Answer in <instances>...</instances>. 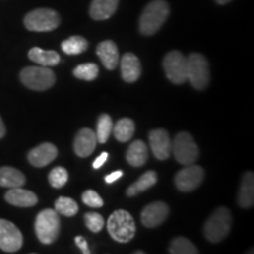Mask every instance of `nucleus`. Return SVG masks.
<instances>
[{
    "mask_svg": "<svg viewBox=\"0 0 254 254\" xmlns=\"http://www.w3.org/2000/svg\"><path fill=\"white\" fill-rule=\"evenodd\" d=\"M84 220L88 230L94 232V233L100 232L105 226V220L103 215L95 213V212H88V213L85 214Z\"/></svg>",
    "mask_w": 254,
    "mask_h": 254,
    "instance_id": "nucleus-32",
    "label": "nucleus"
},
{
    "mask_svg": "<svg viewBox=\"0 0 254 254\" xmlns=\"http://www.w3.org/2000/svg\"><path fill=\"white\" fill-rule=\"evenodd\" d=\"M26 182V178L20 171L14 167L4 166L0 168V186L13 189L21 187Z\"/></svg>",
    "mask_w": 254,
    "mask_h": 254,
    "instance_id": "nucleus-23",
    "label": "nucleus"
},
{
    "mask_svg": "<svg viewBox=\"0 0 254 254\" xmlns=\"http://www.w3.org/2000/svg\"><path fill=\"white\" fill-rule=\"evenodd\" d=\"M170 207L163 201H154L148 204L141 212V222L145 227L154 228L160 226L166 220Z\"/></svg>",
    "mask_w": 254,
    "mask_h": 254,
    "instance_id": "nucleus-13",
    "label": "nucleus"
},
{
    "mask_svg": "<svg viewBox=\"0 0 254 254\" xmlns=\"http://www.w3.org/2000/svg\"><path fill=\"white\" fill-rule=\"evenodd\" d=\"M145 252H142V251H136V252H134V254H144Z\"/></svg>",
    "mask_w": 254,
    "mask_h": 254,
    "instance_id": "nucleus-39",
    "label": "nucleus"
},
{
    "mask_svg": "<svg viewBox=\"0 0 254 254\" xmlns=\"http://www.w3.org/2000/svg\"><path fill=\"white\" fill-rule=\"evenodd\" d=\"M23 243V234L13 222L0 219V250L7 253L18 252Z\"/></svg>",
    "mask_w": 254,
    "mask_h": 254,
    "instance_id": "nucleus-11",
    "label": "nucleus"
},
{
    "mask_svg": "<svg viewBox=\"0 0 254 254\" xmlns=\"http://www.w3.org/2000/svg\"><path fill=\"white\" fill-rule=\"evenodd\" d=\"M172 153L178 163L182 165H192L198 160L199 148L190 133L180 132L174 136Z\"/></svg>",
    "mask_w": 254,
    "mask_h": 254,
    "instance_id": "nucleus-8",
    "label": "nucleus"
},
{
    "mask_svg": "<svg viewBox=\"0 0 254 254\" xmlns=\"http://www.w3.org/2000/svg\"><path fill=\"white\" fill-rule=\"evenodd\" d=\"M238 202L243 208H250L254 204V177L252 172H246L243 177Z\"/></svg>",
    "mask_w": 254,
    "mask_h": 254,
    "instance_id": "nucleus-20",
    "label": "nucleus"
},
{
    "mask_svg": "<svg viewBox=\"0 0 254 254\" xmlns=\"http://www.w3.org/2000/svg\"><path fill=\"white\" fill-rule=\"evenodd\" d=\"M74 241H75V244H77L78 249L80 250L82 253H84V254H91V251H90V249H88L87 240L85 239L84 237H80V236L75 237Z\"/></svg>",
    "mask_w": 254,
    "mask_h": 254,
    "instance_id": "nucleus-34",
    "label": "nucleus"
},
{
    "mask_svg": "<svg viewBox=\"0 0 254 254\" xmlns=\"http://www.w3.org/2000/svg\"><path fill=\"white\" fill-rule=\"evenodd\" d=\"M204 177V170L198 165H186V167L177 173L174 184L182 192H192L201 185Z\"/></svg>",
    "mask_w": 254,
    "mask_h": 254,
    "instance_id": "nucleus-10",
    "label": "nucleus"
},
{
    "mask_svg": "<svg viewBox=\"0 0 254 254\" xmlns=\"http://www.w3.org/2000/svg\"><path fill=\"white\" fill-rule=\"evenodd\" d=\"M88 47L87 40L84 37L73 36L62 43V50L68 56H77L85 52Z\"/></svg>",
    "mask_w": 254,
    "mask_h": 254,
    "instance_id": "nucleus-26",
    "label": "nucleus"
},
{
    "mask_svg": "<svg viewBox=\"0 0 254 254\" xmlns=\"http://www.w3.org/2000/svg\"><path fill=\"white\" fill-rule=\"evenodd\" d=\"M119 0H93L90 7V15L94 20H106L116 13Z\"/></svg>",
    "mask_w": 254,
    "mask_h": 254,
    "instance_id": "nucleus-19",
    "label": "nucleus"
},
{
    "mask_svg": "<svg viewBox=\"0 0 254 254\" xmlns=\"http://www.w3.org/2000/svg\"><path fill=\"white\" fill-rule=\"evenodd\" d=\"M107 231L113 240L118 243H129L135 236V222L129 212L117 209L107 220Z\"/></svg>",
    "mask_w": 254,
    "mask_h": 254,
    "instance_id": "nucleus-2",
    "label": "nucleus"
},
{
    "mask_svg": "<svg viewBox=\"0 0 254 254\" xmlns=\"http://www.w3.org/2000/svg\"><path fill=\"white\" fill-rule=\"evenodd\" d=\"M187 80L195 90L202 91L208 86L211 80L207 59L200 53H190L187 57Z\"/></svg>",
    "mask_w": 254,
    "mask_h": 254,
    "instance_id": "nucleus-6",
    "label": "nucleus"
},
{
    "mask_svg": "<svg viewBox=\"0 0 254 254\" xmlns=\"http://www.w3.org/2000/svg\"><path fill=\"white\" fill-rule=\"evenodd\" d=\"M34 230L38 239L44 245H50L58 239L60 233V218L56 209L46 208L36 218Z\"/></svg>",
    "mask_w": 254,
    "mask_h": 254,
    "instance_id": "nucleus-4",
    "label": "nucleus"
},
{
    "mask_svg": "<svg viewBox=\"0 0 254 254\" xmlns=\"http://www.w3.org/2000/svg\"><path fill=\"white\" fill-rule=\"evenodd\" d=\"M122 177H123V171H114V172L110 173L109 176L105 177V182L107 184H113L114 182H117V180L120 179Z\"/></svg>",
    "mask_w": 254,
    "mask_h": 254,
    "instance_id": "nucleus-35",
    "label": "nucleus"
},
{
    "mask_svg": "<svg viewBox=\"0 0 254 254\" xmlns=\"http://www.w3.org/2000/svg\"><path fill=\"white\" fill-rule=\"evenodd\" d=\"M151 150L154 157L159 160H166L172 153V141L166 129L157 128L150 132L148 135Z\"/></svg>",
    "mask_w": 254,
    "mask_h": 254,
    "instance_id": "nucleus-12",
    "label": "nucleus"
},
{
    "mask_svg": "<svg viewBox=\"0 0 254 254\" xmlns=\"http://www.w3.org/2000/svg\"><path fill=\"white\" fill-rule=\"evenodd\" d=\"M97 55L103 65L110 71H113L118 66L119 51L118 46L112 40H104L97 46Z\"/></svg>",
    "mask_w": 254,
    "mask_h": 254,
    "instance_id": "nucleus-18",
    "label": "nucleus"
},
{
    "mask_svg": "<svg viewBox=\"0 0 254 254\" xmlns=\"http://www.w3.org/2000/svg\"><path fill=\"white\" fill-rule=\"evenodd\" d=\"M73 74H74L75 78L81 79V80L92 81L98 77V74H99V68H98V66L93 63L81 64V65H79L74 68Z\"/></svg>",
    "mask_w": 254,
    "mask_h": 254,
    "instance_id": "nucleus-30",
    "label": "nucleus"
},
{
    "mask_svg": "<svg viewBox=\"0 0 254 254\" xmlns=\"http://www.w3.org/2000/svg\"><path fill=\"white\" fill-rule=\"evenodd\" d=\"M120 69L124 81L134 82L141 75V64L138 57L131 52H127L120 60Z\"/></svg>",
    "mask_w": 254,
    "mask_h": 254,
    "instance_id": "nucleus-16",
    "label": "nucleus"
},
{
    "mask_svg": "<svg viewBox=\"0 0 254 254\" xmlns=\"http://www.w3.org/2000/svg\"><path fill=\"white\" fill-rule=\"evenodd\" d=\"M97 135L91 128H81L77 133L73 142V148H74L75 154L80 158H86L93 153L95 147H97Z\"/></svg>",
    "mask_w": 254,
    "mask_h": 254,
    "instance_id": "nucleus-14",
    "label": "nucleus"
},
{
    "mask_svg": "<svg viewBox=\"0 0 254 254\" xmlns=\"http://www.w3.org/2000/svg\"><path fill=\"white\" fill-rule=\"evenodd\" d=\"M148 158L147 146L142 140H135L129 145L126 152V160L133 167H141Z\"/></svg>",
    "mask_w": 254,
    "mask_h": 254,
    "instance_id": "nucleus-21",
    "label": "nucleus"
},
{
    "mask_svg": "<svg viewBox=\"0 0 254 254\" xmlns=\"http://www.w3.org/2000/svg\"><path fill=\"white\" fill-rule=\"evenodd\" d=\"M107 158H109V153L107 152H103L99 157H98L97 159L94 160L93 163V168H95V170H98V168H100L103 165L105 164V161L107 160Z\"/></svg>",
    "mask_w": 254,
    "mask_h": 254,
    "instance_id": "nucleus-36",
    "label": "nucleus"
},
{
    "mask_svg": "<svg viewBox=\"0 0 254 254\" xmlns=\"http://www.w3.org/2000/svg\"><path fill=\"white\" fill-rule=\"evenodd\" d=\"M56 211L59 214L65 215V217H73L78 213L79 206L75 200H73L68 196H60L55 202Z\"/></svg>",
    "mask_w": 254,
    "mask_h": 254,
    "instance_id": "nucleus-29",
    "label": "nucleus"
},
{
    "mask_svg": "<svg viewBox=\"0 0 254 254\" xmlns=\"http://www.w3.org/2000/svg\"><path fill=\"white\" fill-rule=\"evenodd\" d=\"M5 200L8 204L17 206V207H32L38 202V196L36 193L21 187H13L9 189L5 194Z\"/></svg>",
    "mask_w": 254,
    "mask_h": 254,
    "instance_id": "nucleus-17",
    "label": "nucleus"
},
{
    "mask_svg": "<svg viewBox=\"0 0 254 254\" xmlns=\"http://www.w3.org/2000/svg\"><path fill=\"white\" fill-rule=\"evenodd\" d=\"M5 133H6V128H5L4 122H2L1 117H0V139L5 135Z\"/></svg>",
    "mask_w": 254,
    "mask_h": 254,
    "instance_id": "nucleus-37",
    "label": "nucleus"
},
{
    "mask_svg": "<svg viewBox=\"0 0 254 254\" xmlns=\"http://www.w3.org/2000/svg\"><path fill=\"white\" fill-rule=\"evenodd\" d=\"M163 66L168 80L182 85L187 80V58L179 51H171L165 56Z\"/></svg>",
    "mask_w": 254,
    "mask_h": 254,
    "instance_id": "nucleus-9",
    "label": "nucleus"
},
{
    "mask_svg": "<svg viewBox=\"0 0 254 254\" xmlns=\"http://www.w3.org/2000/svg\"><path fill=\"white\" fill-rule=\"evenodd\" d=\"M25 27L33 32H50L60 25L58 12L51 8H37L28 12L24 19Z\"/></svg>",
    "mask_w": 254,
    "mask_h": 254,
    "instance_id": "nucleus-7",
    "label": "nucleus"
},
{
    "mask_svg": "<svg viewBox=\"0 0 254 254\" xmlns=\"http://www.w3.org/2000/svg\"><path fill=\"white\" fill-rule=\"evenodd\" d=\"M57 155H58V148L51 142H44L31 150L27 158L30 164L34 167H45L55 160Z\"/></svg>",
    "mask_w": 254,
    "mask_h": 254,
    "instance_id": "nucleus-15",
    "label": "nucleus"
},
{
    "mask_svg": "<svg viewBox=\"0 0 254 254\" xmlns=\"http://www.w3.org/2000/svg\"><path fill=\"white\" fill-rule=\"evenodd\" d=\"M112 131L117 140L120 142H127L131 140L133 134H134L135 124L132 119L123 118L117 122Z\"/></svg>",
    "mask_w": 254,
    "mask_h": 254,
    "instance_id": "nucleus-25",
    "label": "nucleus"
},
{
    "mask_svg": "<svg viewBox=\"0 0 254 254\" xmlns=\"http://www.w3.org/2000/svg\"><path fill=\"white\" fill-rule=\"evenodd\" d=\"M20 80L30 90L46 91L56 84V74L45 66H28L21 69Z\"/></svg>",
    "mask_w": 254,
    "mask_h": 254,
    "instance_id": "nucleus-5",
    "label": "nucleus"
},
{
    "mask_svg": "<svg viewBox=\"0 0 254 254\" xmlns=\"http://www.w3.org/2000/svg\"><path fill=\"white\" fill-rule=\"evenodd\" d=\"M158 182V176L154 171H147L142 176L136 180L135 183H133L131 186L128 187L126 190L127 196H134L139 193L147 190L151 187H153Z\"/></svg>",
    "mask_w": 254,
    "mask_h": 254,
    "instance_id": "nucleus-24",
    "label": "nucleus"
},
{
    "mask_svg": "<svg viewBox=\"0 0 254 254\" xmlns=\"http://www.w3.org/2000/svg\"><path fill=\"white\" fill-rule=\"evenodd\" d=\"M232 227V215L230 209L219 207L209 215L204 226L206 239L213 244L220 243L228 236Z\"/></svg>",
    "mask_w": 254,
    "mask_h": 254,
    "instance_id": "nucleus-3",
    "label": "nucleus"
},
{
    "mask_svg": "<svg viewBox=\"0 0 254 254\" xmlns=\"http://www.w3.org/2000/svg\"><path fill=\"white\" fill-rule=\"evenodd\" d=\"M168 252L171 254H198L199 250L190 240L179 237L172 240Z\"/></svg>",
    "mask_w": 254,
    "mask_h": 254,
    "instance_id": "nucleus-27",
    "label": "nucleus"
},
{
    "mask_svg": "<svg viewBox=\"0 0 254 254\" xmlns=\"http://www.w3.org/2000/svg\"><path fill=\"white\" fill-rule=\"evenodd\" d=\"M81 199H82V202H84L86 206H88V207L100 208L104 206L103 198H101L95 190H85V192L82 193Z\"/></svg>",
    "mask_w": 254,
    "mask_h": 254,
    "instance_id": "nucleus-33",
    "label": "nucleus"
},
{
    "mask_svg": "<svg viewBox=\"0 0 254 254\" xmlns=\"http://www.w3.org/2000/svg\"><path fill=\"white\" fill-rule=\"evenodd\" d=\"M215 1H217L219 5H225V4H227V2H230L231 0H215Z\"/></svg>",
    "mask_w": 254,
    "mask_h": 254,
    "instance_id": "nucleus-38",
    "label": "nucleus"
},
{
    "mask_svg": "<svg viewBox=\"0 0 254 254\" xmlns=\"http://www.w3.org/2000/svg\"><path fill=\"white\" fill-rule=\"evenodd\" d=\"M113 129V123L112 118L109 116V114H101V116L98 118L97 123V140L100 142V144H105L107 140H109L111 132Z\"/></svg>",
    "mask_w": 254,
    "mask_h": 254,
    "instance_id": "nucleus-28",
    "label": "nucleus"
},
{
    "mask_svg": "<svg viewBox=\"0 0 254 254\" xmlns=\"http://www.w3.org/2000/svg\"><path fill=\"white\" fill-rule=\"evenodd\" d=\"M68 180V172L62 166L55 167L49 174V182L55 189H62Z\"/></svg>",
    "mask_w": 254,
    "mask_h": 254,
    "instance_id": "nucleus-31",
    "label": "nucleus"
},
{
    "mask_svg": "<svg viewBox=\"0 0 254 254\" xmlns=\"http://www.w3.org/2000/svg\"><path fill=\"white\" fill-rule=\"evenodd\" d=\"M170 14V6L165 0H153L146 5L139 19V31L144 36H153L163 27Z\"/></svg>",
    "mask_w": 254,
    "mask_h": 254,
    "instance_id": "nucleus-1",
    "label": "nucleus"
},
{
    "mask_svg": "<svg viewBox=\"0 0 254 254\" xmlns=\"http://www.w3.org/2000/svg\"><path fill=\"white\" fill-rule=\"evenodd\" d=\"M28 58L38 65L45 66V67H53L60 63V56L56 51H46L40 47H33L28 51Z\"/></svg>",
    "mask_w": 254,
    "mask_h": 254,
    "instance_id": "nucleus-22",
    "label": "nucleus"
}]
</instances>
